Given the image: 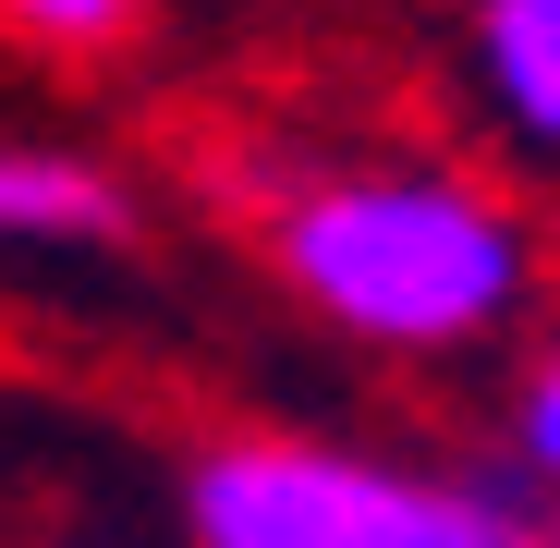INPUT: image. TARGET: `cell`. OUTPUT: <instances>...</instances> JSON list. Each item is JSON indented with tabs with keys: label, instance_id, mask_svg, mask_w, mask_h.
<instances>
[{
	"label": "cell",
	"instance_id": "3957f363",
	"mask_svg": "<svg viewBox=\"0 0 560 548\" xmlns=\"http://www.w3.org/2000/svg\"><path fill=\"white\" fill-rule=\"evenodd\" d=\"M463 85L512 159L560 171V0H463Z\"/></svg>",
	"mask_w": 560,
	"mask_h": 548
},
{
	"label": "cell",
	"instance_id": "8992f818",
	"mask_svg": "<svg viewBox=\"0 0 560 548\" xmlns=\"http://www.w3.org/2000/svg\"><path fill=\"white\" fill-rule=\"evenodd\" d=\"M159 0H0V37H25L49 61H98V49H135Z\"/></svg>",
	"mask_w": 560,
	"mask_h": 548
},
{
	"label": "cell",
	"instance_id": "5b68a950",
	"mask_svg": "<svg viewBox=\"0 0 560 548\" xmlns=\"http://www.w3.org/2000/svg\"><path fill=\"white\" fill-rule=\"evenodd\" d=\"M500 476L560 524V329H536L524 378H512V427H500Z\"/></svg>",
	"mask_w": 560,
	"mask_h": 548
},
{
	"label": "cell",
	"instance_id": "277c9868",
	"mask_svg": "<svg viewBox=\"0 0 560 548\" xmlns=\"http://www.w3.org/2000/svg\"><path fill=\"white\" fill-rule=\"evenodd\" d=\"M135 232V183L85 147H0V244L73 256V244H122Z\"/></svg>",
	"mask_w": 560,
	"mask_h": 548
},
{
	"label": "cell",
	"instance_id": "6da1fadb",
	"mask_svg": "<svg viewBox=\"0 0 560 548\" xmlns=\"http://www.w3.org/2000/svg\"><path fill=\"white\" fill-rule=\"evenodd\" d=\"M256 256L365 353L451 365L548 305V232L463 159H293L256 171Z\"/></svg>",
	"mask_w": 560,
	"mask_h": 548
},
{
	"label": "cell",
	"instance_id": "7a4b0ae2",
	"mask_svg": "<svg viewBox=\"0 0 560 548\" xmlns=\"http://www.w3.org/2000/svg\"><path fill=\"white\" fill-rule=\"evenodd\" d=\"M196 548H560L500 464H390L353 439L232 427L183 464Z\"/></svg>",
	"mask_w": 560,
	"mask_h": 548
}]
</instances>
